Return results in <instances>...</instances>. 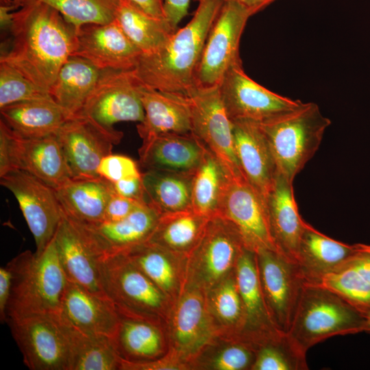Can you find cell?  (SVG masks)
<instances>
[{
    "instance_id": "obj_1",
    "label": "cell",
    "mask_w": 370,
    "mask_h": 370,
    "mask_svg": "<svg viewBox=\"0 0 370 370\" xmlns=\"http://www.w3.org/2000/svg\"><path fill=\"white\" fill-rule=\"evenodd\" d=\"M10 30V47L0 61L49 92L60 68L75 51V29L53 7L27 0L13 12Z\"/></svg>"
},
{
    "instance_id": "obj_2",
    "label": "cell",
    "mask_w": 370,
    "mask_h": 370,
    "mask_svg": "<svg viewBox=\"0 0 370 370\" xmlns=\"http://www.w3.org/2000/svg\"><path fill=\"white\" fill-rule=\"evenodd\" d=\"M191 20L177 29L158 49L142 53L133 69L139 83L153 89L187 95L210 30L225 0H197Z\"/></svg>"
},
{
    "instance_id": "obj_3",
    "label": "cell",
    "mask_w": 370,
    "mask_h": 370,
    "mask_svg": "<svg viewBox=\"0 0 370 370\" xmlns=\"http://www.w3.org/2000/svg\"><path fill=\"white\" fill-rule=\"evenodd\" d=\"M7 266L13 276L6 312L8 320L32 315L61 317L69 280L54 238L40 254L25 251Z\"/></svg>"
},
{
    "instance_id": "obj_4",
    "label": "cell",
    "mask_w": 370,
    "mask_h": 370,
    "mask_svg": "<svg viewBox=\"0 0 370 370\" xmlns=\"http://www.w3.org/2000/svg\"><path fill=\"white\" fill-rule=\"evenodd\" d=\"M270 148L278 173L293 182L317 151L331 121L313 102L258 123Z\"/></svg>"
},
{
    "instance_id": "obj_5",
    "label": "cell",
    "mask_w": 370,
    "mask_h": 370,
    "mask_svg": "<svg viewBox=\"0 0 370 370\" xmlns=\"http://www.w3.org/2000/svg\"><path fill=\"white\" fill-rule=\"evenodd\" d=\"M364 322L360 312L333 292L304 284L286 333L306 353L330 337L362 332Z\"/></svg>"
},
{
    "instance_id": "obj_6",
    "label": "cell",
    "mask_w": 370,
    "mask_h": 370,
    "mask_svg": "<svg viewBox=\"0 0 370 370\" xmlns=\"http://www.w3.org/2000/svg\"><path fill=\"white\" fill-rule=\"evenodd\" d=\"M99 267L103 291L120 314L166 327L173 302L125 255L104 258Z\"/></svg>"
},
{
    "instance_id": "obj_7",
    "label": "cell",
    "mask_w": 370,
    "mask_h": 370,
    "mask_svg": "<svg viewBox=\"0 0 370 370\" xmlns=\"http://www.w3.org/2000/svg\"><path fill=\"white\" fill-rule=\"evenodd\" d=\"M244 249L241 236L227 219L220 214L210 217L187 257L185 284L207 292L235 271Z\"/></svg>"
},
{
    "instance_id": "obj_8",
    "label": "cell",
    "mask_w": 370,
    "mask_h": 370,
    "mask_svg": "<svg viewBox=\"0 0 370 370\" xmlns=\"http://www.w3.org/2000/svg\"><path fill=\"white\" fill-rule=\"evenodd\" d=\"M140 86L133 70H101L99 77L78 116L112 133L118 131L114 127L116 123H140L145 116Z\"/></svg>"
},
{
    "instance_id": "obj_9",
    "label": "cell",
    "mask_w": 370,
    "mask_h": 370,
    "mask_svg": "<svg viewBox=\"0 0 370 370\" xmlns=\"http://www.w3.org/2000/svg\"><path fill=\"white\" fill-rule=\"evenodd\" d=\"M169 351L192 369V363L218 337L206 292L189 284L173 303L167 321Z\"/></svg>"
},
{
    "instance_id": "obj_10",
    "label": "cell",
    "mask_w": 370,
    "mask_h": 370,
    "mask_svg": "<svg viewBox=\"0 0 370 370\" xmlns=\"http://www.w3.org/2000/svg\"><path fill=\"white\" fill-rule=\"evenodd\" d=\"M7 323L29 369L70 370V337L61 317L32 315Z\"/></svg>"
},
{
    "instance_id": "obj_11",
    "label": "cell",
    "mask_w": 370,
    "mask_h": 370,
    "mask_svg": "<svg viewBox=\"0 0 370 370\" xmlns=\"http://www.w3.org/2000/svg\"><path fill=\"white\" fill-rule=\"evenodd\" d=\"M186 96L191 112L192 133L218 159L232 180L245 179L234 151L232 122L219 86H195Z\"/></svg>"
},
{
    "instance_id": "obj_12",
    "label": "cell",
    "mask_w": 370,
    "mask_h": 370,
    "mask_svg": "<svg viewBox=\"0 0 370 370\" xmlns=\"http://www.w3.org/2000/svg\"><path fill=\"white\" fill-rule=\"evenodd\" d=\"M254 13L235 0H225L206 41L196 75L195 86H219L233 65L241 63L240 40Z\"/></svg>"
},
{
    "instance_id": "obj_13",
    "label": "cell",
    "mask_w": 370,
    "mask_h": 370,
    "mask_svg": "<svg viewBox=\"0 0 370 370\" xmlns=\"http://www.w3.org/2000/svg\"><path fill=\"white\" fill-rule=\"evenodd\" d=\"M0 182L16 199L34 236L35 253L40 254L53 238L63 216L55 190L23 170L5 174Z\"/></svg>"
},
{
    "instance_id": "obj_14",
    "label": "cell",
    "mask_w": 370,
    "mask_h": 370,
    "mask_svg": "<svg viewBox=\"0 0 370 370\" xmlns=\"http://www.w3.org/2000/svg\"><path fill=\"white\" fill-rule=\"evenodd\" d=\"M259 280L272 320L284 332L290 328L304 286L298 264L278 250L256 253Z\"/></svg>"
},
{
    "instance_id": "obj_15",
    "label": "cell",
    "mask_w": 370,
    "mask_h": 370,
    "mask_svg": "<svg viewBox=\"0 0 370 370\" xmlns=\"http://www.w3.org/2000/svg\"><path fill=\"white\" fill-rule=\"evenodd\" d=\"M226 112L232 121L261 122L293 110L303 102L264 88L244 71L241 63L233 65L219 85Z\"/></svg>"
},
{
    "instance_id": "obj_16",
    "label": "cell",
    "mask_w": 370,
    "mask_h": 370,
    "mask_svg": "<svg viewBox=\"0 0 370 370\" xmlns=\"http://www.w3.org/2000/svg\"><path fill=\"white\" fill-rule=\"evenodd\" d=\"M218 214L233 225L245 249L254 253L265 249L278 250L266 201L245 179L230 180Z\"/></svg>"
},
{
    "instance_id": "obj_17",
    "label": "cell",
    "mask_w": 370,
    "mask_h": 370,
    "mask_svg": "<svg viewBox=\"0 0 370 370\" xmlns=\"http://www.w3.org/2000/svg\"><path fill=\"white\" fill-rule=\"evenodd\" d=\"M73 179H99L101 160L112 153L123 136L120 131L108 132L88 119L66 120L56 134Z\"/></svg>"
},
{
    "instance_id": "obj_18",
    "label": "cell",
    "mask_w": 370,
    "mask_h": 370,
    "mask_svg": "<svg viewBox=\"0 0 370 370\" xmlns=\"http://www.w3.org/2000/svg\"><path fill=\"white\" fill-rule=\"evenodd\" d=\"M160 215L153 206L146 202L125 218L116 221L84 223L70 219L87 237L101 260L147 242Z\"/></svg>"
},
{
    "instance_id": "obj_19",
    "label": "cell",
    "mask_w": 370,
    "mask_h": 370,
    "mask_svg": "<svg viewBox=\"0 0 370 370\" xmlns=\"http://www.w3.org/2000/svg\"><path fill=\"white\" fill-rule=\"evenodd\" d=\"M114 19L106 24H87L76 32L73 56L84 58L100 70H133L141 56Z\"/></svg>"
},
{
    "instance_id": "obj_20",
    "label": "cell",
    "mask_w": 370,
    "mask_h": 370,
    "mask_svg": "<svg viewBox=\"0 0 370 370\" xmlns=\"http://www.w3.org/2000/svg\"><path fill=\"white\" fill-rule=\"evenodd\" d=\"M53 238L68 280L106 297L101 282L100 258L85 234L64 212Z\"/></svg>"
},
{
    "instance_id": "obj_21",
    "label": "cell",
    "mask_w": 370,
    "mask_h": 370,
    "mask_svg": "<svg viewBox=\"0 0 370 370\" xmlns=\"http://www.w3.org/2000/svg\"><path fill=\"white\" fill-rule=\"evenodd\" d=\"M235 275L245 312L241 338L258 347L284 332L277 328L269 314L260 283L256 253L243 249Z\"/></svg>"
},
{
    "instance_id": "obj_22",
    "label": "cell",
    "mask_w": 370,
    "mask_h": 370,
    "mask_svg": "<svg viewBox=\"0 0 370 370\" xmlns=\"http://www.w3.org/2000/svg\"><path fill=\"white\" fill-rule=\"evenodd\" d=\"M61 319L87 335L112 338L119 324L120 315L107 297L93 293L69 281Z\"/></svg>"
},
{
    "instance_id": "obj_23",
    "label": "cell",
    "mask_w": 370,
    "mask_h": 370,
    "mask_svg": "<svg viewBox=\"0 0 370 370\" xmlns=\"http://www.w3.org/2000/svg\"><path fill=\"white\" fill-rule=\"evenodd\" d=\"M234 147L240 169L249 184L266 200L277 169L267 140L257 122H232Z\"/></svg>"
},
{
    "instance_id": "obj_24",
    "label": "cell",
    "mask_w": 370,
    "mask_h": 370,
    "mask_svg": "<svg viewBox=\"0 0 370 370\" xmlns=\"http://www.w3.org/2000/svg\"><path fill=\"white\" fill-rule=\"evenodd\" d=\"M140 95L145 116L136 129L143 142L165 134L192 133L191 112L186 95L141 84Z\"/></svg>"
},
{
    "instance_id": "obj_25",
    "label": "cell",
    "mask_w": 370,
    "mask_h": 370,
    "mask_svg": "<svg viewBox=\"0 0 370 370\" xmlns=\"http://www.w3.org/2000/svg\"><path fill=\"white\" fill-rule=\"evenodd\" d=\"M14 166L53 189L73 179L56 134L25 138L14 132Z\"/></svg>"
},
{
    "instance_id": "obj_26",
    "label": "cell",
    "mask_w": 370,
    "mask_h": 370,
    "mask_svg": "<svg viewBox=\"0 0 370 370\" xmlns=\"http://www.w3.org/2000/svg\"><path fill=\"white\" fill-rule=\"evenodd\" d=\"M193 134H169L143 142L140 163L146 170L194 173L206 151Z\"/></svg>"
},
{
    "instance_id": "obj_27",
    "label": "cell",
    "mask_w": 370,
    "mask_h": 370,
    "mask_svg": "<svg viewBox=\"0 0 370 370\" xmlns=\"http://www.w3.org/2000/svg\"><path fill=\"white\" fill-rule=\"evenodd\" d=\"M293 182L277 173L265 201L271 232L277 249L296 262L306 222L299 213Z\"/></svg>"
},
{
    "instance_id": "obj_28",
    "label": "cell",
    "mask_w": 370,
    "mask_h": 370,
    "mask_svg": "<svg viewBox=\"0 0 370 370\" xmlns=\"http://www.w3.org/2000/svg\"><path fill=\"white\" fill-rule=\"evenodd\" d=\"M119 315V324L112 340L122 360L143 362L168 353L166 325L143 318Z\"/></svg>"
},
{
    "instance_id": "obj_29",
    "label": "cell",
    "mask_w": 370,
    "mask_h": 370,
    "mask_svg": "<svg viewBox=\"0 0 370 370\" xmlns=\"http://www.w3.org/2000/svg\"><path fill=\"white\" fill-rule=\"evenodd\" d=\"M173 303L186 281L187 258L145 242L122 253Z\"/></svg>"
},
{
    "instance_id": "obj_30",
    "label": "cell",
    "mask_w": 370,
    "mask_h": 370,
    "mask_svg": "<svg viewBox=\"0 0 370 370\" xmlns=\"http://www.w3.org/2000/svg\"><path fill=\"white\" fill-rule=\"evenodd\" d=\"M365 247V244L349 245L332 239L306 222L296 262L304 280L334 269Z\"/></svg>"
},
{
    "instance_id": "obj_31",
    "label": "cell",
    "mask_w": 370,
    "mask_h": 370,
    "mask_svg": "<svg viewBox=\"0 0 370 370\" xmlns=\"http://www.w3.org/2000/svg\"><path fill=\"white\" fill-rule=\"evenodd\" d=\"M86 59L71 56L60 68L49 94L68 119L78 116L100 75Z\"/></svg>"
},
{
    "instance_id": "obj_32",
    "label": "cell",
    "mask_w": 370,
    "mask_h": 370,
    "mask_svg": "<svg viewBox=\"0 0 370 370\" xmlns=\"http://www.w3.org/2000/svg\"><path fill=\"white\" fill-rule=\"evenodd\" d=\"M1 119L25 138L56 134L68 120L52 97L12 103L0 109Z\"/></svg>"
},
{
    "instance_id": "obj_33",
    "label": "cell",
    "mask_w": 370,
    "mask_h": 370,
    "mask_svg": "<svg viewBox=\"0 0 370 370\" xmlns=\"http://www.w3.org/2000/svg\"><path fill=\"white\" fill-rule=\"evenodd\" d=\"M54 190L65 214L84 223L103 221L114 193L112 184L101 178L72 179Z\"/></svg>"
},
{
    "instance_id": "obj_34",
    "label": "cell",
    "mask_w": 370,
    "mask_h": 370,
    "mask_svg": "<svg viewBox=\"0 0 370 370\" xmlns=\"http://www.w3.org/2000/svg\"><path fill=\"white\" fill-rule=\"evenodd\" d=\"M209 219L193 209L162 214L147 242L187 258L200 240Z\"/></svg>"
},
{
    "instance_id": "obj_35",
    "label": "cell",
    "mask_w": 370,
    "mask_h": 370,
    "mask_svg": "<svg viewBox=\"0 0 370 370\" xmlns=\"http://www.w3.org/2000/svg\"><path fill=\"white\" fill-rule=\"evenodd\" d=\"M193 174L146 170L142 180L147 202L161 214L193 209Z\"/></svg>"
},
{
    "instance_id": "obj_36",
    "label": "cell",
    "mask_w": 370,
    "mask_h": 370,
    "mask_svg": "<svg viewBox=\"0 0 370 370\" xmlns=\"http://www.w3.org/2000/svg\"><path fill=\"white\" fill-rule=\"evenodd\" d=\"M206 297L218 337L241 338L245 312L235 271L206 292Z\"/></svg>"
},
{
    "instance_id": "obj_37",
    "label": "cell",
    "mask_w": 370,
    "mask_h": 370,
    "mask_svg": "<svg viewBox=\"0 0 370 370\" xmlns=\"http://www.w3.org/2000/svg\"><path fill=\"white\" fill-rule=\"evenodd\" d=\"M116 19L142 53L158 49L175 31L166 19L148 14L130 0H120Z\"/></svg>"
},
{
    "instance_id": "obj_38",
    "label": "cell",
    "mask_w": 370,
    "mask_h": 370,
    "mask_svg": "<svg viewBox=\"0 0 370 370\" xmlns=\"http://www.w3.org/2000/svg\"><path fill=\"white\" fill-rule=\"evenodd\" d=\"M231 180L218 159L207 149L193 177V210L208 218L218 214Z\"/></svg>"
},
{
    "instance_id": "obj_39",
    "label": "cell",
    "mask_w": 370,
    "mask_h": 370,
    "mask_svg": "<svg viewBox=\"0 0 370 370\" xmlns=\"http://www.w3.org/2000/svg\"><path fill=\"white\" fill-rule=\"evenodd\" d=\"M350 259L330 271L305 279L303 282L333 292L365 317L370 312V283Z\"/></svg>"
},
{
    "instance_id": "obj_40",
    "label": "cell",
    "mask_w": 370,
    "mask_h": 370,
    "mask_svg": "<svg viewBox=\"0 0 370 370\" xmlns=\"http://www.w3.org/2000/svg\"><path fill=\"white\" fill-rule=\"evenodd\" d=\"M64 323L71 342L70 370L120 369L121 359L112 338L87 335Z\"/></svg>"
},
{
    "instance_id": "obj_41",
    "label": "cell",
    "mask_w": 370,
    "mask_h": 370,
    "mask_svg": "<svg viewBox=\"0 0 370 370\" xmlns=\"http://www.w3.org/2000/svg\"><path fill=\"white\" fill-rule=\"evenodd\" d=\"M256 349L243 338L217 337L193 361L192 369L251 370Z\"/></svg>"
},
{
    "instance_id": "obj_42",
    "label": "cell",
    "mask_w": 370,
    "mask_h": 370,
    "mask_svg": "<svg viewBox=\"0 0 370 370\" xmlns=\"http://www.w3.org/2000/svg\"><path fill=\"white\" fill-rule=\"evenodd\" d=\"M306 353L286 332L258 345L251 370H307Z\"/></svg>"
},
{
    "instance_id": "obj_43",
    "label": "cell",
    "mask_w": 370,
    "mask_h": 370,
    "mask_svg": "<svg viewBox=\"0 0 370 370\" xmlns=\"http://www.w3.org/2000/svg\"><path fill=\"white\" fill-rule=\"evenodd\" d=\"M32 1L42 2L55 8L75 29L76 32L84 25L106 24L116 19L120 3V0Z\"/></svg>"
},
{
    "instance_id": "obj_44",
    "label": "cell",
    "mask_w": 370,
    "mask_h": 370,
    "mask_svg": "<svg viewBox=\"0 0 370 370\" xmlns=\"http://www.w3.org/2000/svg\"><path fill=\"white\" fill-rule=\"evenodd\" d=\"M49 92L10 64L0 61V109L25 101L50 98Z\"/></svg>"
},
{
    "instance_id": "obj_45",
    "label": "cell",
    "mask_w": 370,
    "mask_h": 370,
    "mask_svg": "<svg viewBox=\"0 0 370 370\" xmlns=\"http://www.w3.org/2000/svg\"><path fill=\"white\" fill-rule=\"evenodd\" d=\"M97 174L101 179L111 184L142 175L133 159L124 155L112 153L101 160L97 169Z\"/></svg>"
},
{
    "instance_id": "obj_46",
    "label": "cell",
    "mask_w": 370,
    "mask_h": 370,
    "mask_svg": "<svg viewBox=\"0 0 370 370\" xmlns=\"http://www.w3.org/2000/svg\"><path fill=\"white\" fill-rule=\"evenodd\" d=\"M120 369L122 370H182L190 369L189 366L177 357L168 353L158 359L143 362H130L121 360Z\"/></svg>"
},
{
    "instance_id": "obj_47",
    "label": "cell",
    "mask_w": 370,
    "mask_h": 370,
    "mask_svg": "<svg viewBox=\"0 0 370 370\" xmlns=\"http://www.w3.org/2000/svg\"><path fill=\"white\" fill-rule=\"evenodd\" d=\"M143 203L146 202L124 197L114 191L106 207L103 221L121 220Z\"/></svg>"
},
{
    "instance_id": "obj_48",
    "label": "cell",
    "mask_w": 370,
    "mask_h": 370,
    "mask_svg": "<svg viewBox=\"0 0 370 370\" xmlns=\"http://www.w3.org/2000/svg\"><path fill=\"white\" fill-rule=\"evenodd\" d=\"M14 171V132L0 120V177Z\"/></svg>"
},
{
    "instance_id": "obj_49",
    "label": "cell",
    "mask_w": 370,
    "mask_h": 370,
    "mask_svg": "<svg viewBox=\"0 0 370 370\" xmlns=\"http://www.w3.org/2000/svg\"><path fill=\"white\" fill-rule=\"evenodd\" d=\"M113 190L126 198L147 202L142 180V175L121 180L112 183Z\"/></svg>"
},
{
    "instance_id": "obj_50",
    "label": "cell",
    "mask_w": 370,
    "mask_h": 370,
    "mask_svg": "<svg viewBox=\"0 0 370 370\" xmlns=\"http://www.w3.org/2000/svg\"><path fill=\"white\" fill-rule=\"evenodd\" d=\"M190 0H162L164 16L173 30L188 14Z\"/></svg>"
},
{
    "instance_id": "obj_51",
    "label": "cell",
    "mask_w": 370,
    "mask_h": 370,
    "mask_svg": "<svg viewBox=\"0 0 370 370\" xmlns=\"http://www.w3.org/2000/svg\"><path fill=\"white\" fill-rule=\"evenodd\" d=\"M12 272L6 265L0 268V320L1 323L7 322V307L10 299L12 285Z\"/></svg>"
},
{
    "instance_id": "obj_52",
    "label": "cell",
    "mask_w": 370,
    "mask_h": 370,
    "mask_svg": "<svg viewBox=\"0 0 370 370\" xmlns=\"http://www.w3.org/2000/svg\"><path fill=\"white\" fill-rule=\"evenodd\" d=\"M350 261L370 283V245H366L365 249L354 256Z\"/></svg>"
},
{
    "instance_id": "obj_53",
    "label": "cell",
    "mask_w": 370,
    "mask_h": 370,
    "mask_svg": "<svg viewBox=\"0 0 370 370\" xmlns=\"http://www.w3.org/2000/svg\"><path fill=\"white\" fill-rule=\"evenodd\" d=\"M148 14L164 18L162 0H130ZM165 19V18H164Z\"/></svg>"
},
{
    "instance_id": "obj_54",
    "label": "cell",
    "mask_w": 370,
    "mask_h": 370,
    "mask_svg": "<svg viewBox=\"0 0 370 370\" xmlns=\"http://www.w3.org/2000/svg\"><path fill=\"white\" fill-rule=\"evenodd\" d=\"M249 8L253 13L256 14L275 0H235Z\"/></svg>"
},
{
    "instance_id": "obj_55",
    "label": "cell",
    "mask_w": 370,
    "mask_h": 370,
    "mask_svg": "<svg viewBox=\"0 0 370 370\" xmlns=\"http://www.w3.org/2000/svg\"><path fill=\"white\" fill-rule=\"evenodd\" d=\"M25 0H1V5L12 7L13 9H18L24 3Z\"/></svg>"
},
{
    "instance_id": "obj_56",
    "label": "cell",
    "mask_w": 370,
    "mask_h": 370,
    "mask_svg": "<svg viewBox=\"0 0 370 370\" xmlns=\"http://www.w3.org/2000/svg\"><path fill=\"white\" fill-rule=\"evenodd\" d=\"M362 332L370 334V312L365 317Z\"/></svg>"
}]
</instances>
